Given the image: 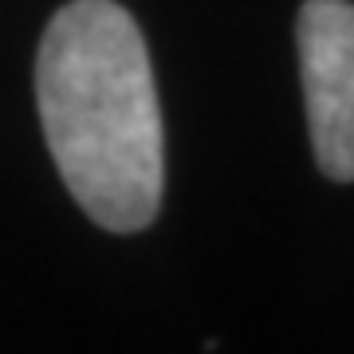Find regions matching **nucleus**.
I'll use <instances>...</instances> for the list:
<instances>
[{
  "mask_svg": "<svg viewBox=\"0 0 354 354\" xmlns=\"http://www.w3.org/2000/svg\"><path fill=\"white\" fill-rule=\"evenodd\" d=\"M36 106L55 169L95 225L138 232L165 185L162 106L150 51L114 0H71L36 55Z\"/></svg>",
  "mask_w": 354,
  "mask_h": 354,
  "instance_id": "f257e3e1",
  "label": "nucleus"
},
{
  "mask_svg": "<svg viewBox=\"0 0 354 354\" xmlns=\"http://www.w3.org/2000/svg\"><path fill=\"white\" fill-rule=\"evenodd\" d=\"M295 44L315 162L330 181H354V4L307 0Z\"/></svg>",
  "mask_w": 354,
  "mask_h": 354,
  "instance_id": "f03ea898",
  "label": "nucleus"
}]
</instances>
